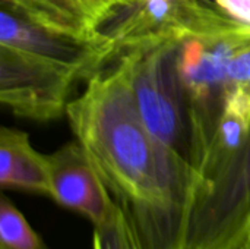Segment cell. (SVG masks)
Listing matches in <instances>:
<instances>
[{
    "label": "cell",
    "mask_w": 250,
    "mask_h": 249,
    "mask_svg": "<svg viewBox=\"0 0 250 249\" xmlns=\"http://www.w3.org/2000/svg\"><path fill=\"white\" fill-rule=\"evenodd\" d=\"M116 59L72 98L66 110L69 125L123 208L141 248L185 249L198 176L149 134L127 68Z\"/></svg>",
    "instance_id": "cell-1"
},
{
    "label": "cell",
    "mask_w": 250,
    "mask_h": 249,
    "mask_svg": "<svg viewBox=\"0 0 250 249\" xmlns=\"http://www.w3.org/2000/svg\"><path fill=\"white\" fill-rule=\"evenodd\" d=\"M116 59L105 35L76 41L0 10V100L13 114L45 122L66 114L76 82Z\"/></svg>",
    "instance_id": "cell-2"
},
{
    "label": "cell",
    "mask_w": 250,
    "mask_h": 249,
    "mask_svg": "<svg viewBox=\"0 0 250 249\" xmlns=\"http://www.w3.org/2000/svg\"><path fill=\"white\" fill-rule=\"evenodd\" d=\"M179 44L167 41L119 54L129 73L141 117L155 141L189 164V114L179 75Z\"/></svg>",
    "instance_id": "cell-3"
},
{
    "label": "cell",
    "mask_w": 250,
    "mask_h": 249,
    "mask_svg": "<svg viewBox=\"0 0 250 249\" xmlns=\"http://www.w3.org/2000/svg\"><path fill=\"white\" fill-rule=\"evenodd\" d=\"M250 233V135L196 191L185 249H243Z\"/></svg>",
    "instance_id": "cell-4"
},
{
    "label": "cell",
    "mask_w": 250,
    "mask_h": 249,
    "mask_svg": "<svg viewBox=\"0 0 250 249\" xmlns=\"http://www.w3.org/2000/svg\"><path fill=\"white\" fill-rule=\"evenodd\" d=\"M51 200L83 216L94 227L110 222L122 207L108 191L91 158L75 139L48 156Z\"/></svg>",
    "instance_id": "cell-5"
},
{
    "label": "cell",
    "mask_w": 250,
    "mask_h": 249,
    "mask_svg": "<svg viewBox=\"0 0 250 249\" xmlns=\"http://www.w3.org/2000/svg\"><path fill=\"white\" fill-rule=\"evenodd\" d=\"M136 0H1L28 22L76 41H98L107 28Z\"/></svg>",
    "instance_id": "cell-6"
},
{
    "label": "cell",
    "mask_w": 250,
    "mask_h": 249,
    "mask_svg": "<svg viewBox=\"0 0 250 249\" xmlns=\"http://www.w3.org/2000/svg\"><path fill=\"white\" fill-rule=\"evenodd\" d=\"M0 185L51 197L50 157L37 151L25 132L6 126L0 131Z\"/></svg>",
    "instance_id": "cell-7"
},
{
    "label": "cell",
    "mask_w": 250,
    "mask_h": 249,
    "mask_svg": "<svg viewBox=\"0 0 250 249\" xmlns=\"http://www.w3.org/2000/svg\"><path fill=\"white\" fill-rule=\"evenodd\" d=\"M0 249H48L26 217L6 195L0 200Z\"/></svg>",
    "instance_id": "cell-8"
},
{
    "label": "cell",
    "mask_w": 250,
    "mask_h": 249,
    "mask_svg": "<svg viewBox=\"0 0 250 249\" xmlns=\"http://www.w3.org/2000/svg\"><path fill=\"white\" fill-rule=\"evenodd\" d=\"M92 249H142L123 208L110 222L94 227Z\"/></svg>",
    "instance_id": "cell-9"
},
{
    "label": "cell",
    "mask_w": 250,
    "mask_h": 249,
    "mask_svg": "<svg viewBox=\"0 0 250 249\" xmlns=\"http://www.w3.org/2000/svg\"><path fill=\"white\" fill-rule=\"evenodd\" d=\"M220 10L245 25H250V0H215Z\"/></svg>",
    "instance_id": "cell-10"
},
{
    "label": "cell",
    "mask_w": 250,
    "mask_h": 249,
    "mask_svg": "<svg viewBox=\"0 0 250 249\" xmlns=\"http://www.w3.org/2000/svg\"><path fill=\"white\" fill-rule=\"evenodd\" d=\"M243 249H250V233H249V236H248V241H246V244H245Z\"/></svg>",
    "instance_id": "cell-11"
}]
</instances>
